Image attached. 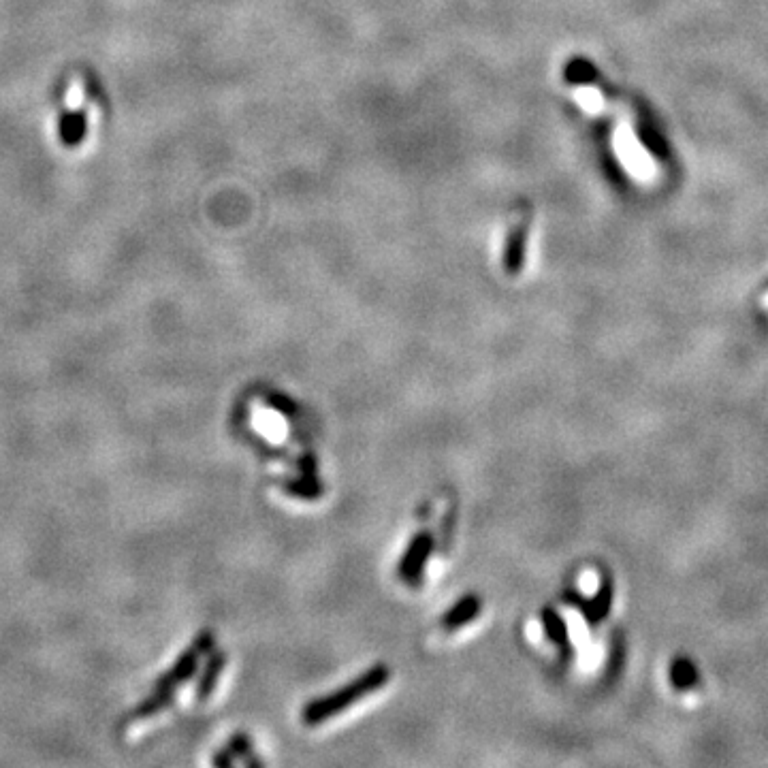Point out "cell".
<instances>
[{"instance_id": "cell-6", "label": "cell", "mask_w": 768, "mask_h": 768, "mask_svg": "<svg viewBox=\"0 0 768 768\" xmlns=\"http://www.w3.org/2000/svg\"><path fill=\"white\" fill-rule=\"evenodd\" d=\"M86 114L82 109H67L60 116V141L67 148H75L86 137Z\"/></svg>"}, {"instance_id": "cell-4", "label": "cell", "mask_w": 768, "mask_h": 768, "mask_svg": "<svg viewBox=\"0 0 768 768\" xmlns=\"http://www.w3.org/2000/svg\"><path fill=\"white\" fill-rule=\"evenodd\" d=\"M566 602L579 608L589 626H598L613 608V583L606 579L591 598H583L581 594H576V591H568Z\"/></svg>"}, {"instance_id": "cell-7", "label": "cell", "mask_w": 768, "mask_h": 768, "mask_svg": "<svg viewBox=\"0 0 768 768\" xmlns=\"http://www.w3.org/2000/svg\"><path fill=\"white\" fill-rule=\"evenodd\" d=\"M540 623H542L544 636H547L553 645H557V647H568L570 645L568 623H566V619L562 615L555 611V608H542Z\"/></svg>"}, {"instance_id": "cell-2", "label": "cell", "mask_w": 768, "mask_h": 768, "mask_svg": "<svg viewBox=\"0 0 768 768\" xmlns=\"http://www.w3.org/2000/svg\"><path fill=\"white\" fill-rule=\"evenodd\" d=\"M534 214V203L530 199H519L510 205L502 244V267L510 278H517L525 267L534 229Z\"/></svg>"}, {"instance_id": "cell-10", "label": "cell", "mask_w": 768, "mask_h": 768, "mask_svg": "<svg viewBox=\"0 0 768 768\" xmlns=\"http://www.w3.org/2000/svg\"><path fill=\"white\" fill-rule=\"evenodd\" d=\"M284 487L288 493L293 495V498H299V500H318L320 493H323V487H320L318 480L310 478V476L288 480Z\"/></svg>"}, {"instance_id": "cell-9", "label": "cell", "mask_w": 768, "mask_h": 768, "mask_svg": "<svg viewBox=\"0 0 768 768\" xmlns=\"http://www.w3.org/2000/svg\"><path fill=\"white\" fill-rule=\"evenodd\" d=\"M224 662H227V655H224V653H214L212 658H210V662H207L205 672H203V677H201V683H199V690H197L199 698L210 696V692L214 690V685H216V681L220 677V672L224 670Z\"/></svg>"}, {"instance_id": "cell-1", "label": "cell", "mask_w": 768, "mask_h": 768, "mask_svg": "<svg viewBox=\"0 0 768 768\" xmlns=\"http://www.w3.org/2000/svg\"><path fill=\"white\" fill-rule=\"evenodd\" d=\"M389 679H391L389 666L376 664L370 670H365L363 675H359L357 679H352L348 685L340 687V690H335L327 696H320V698H314L312 702H308L301 711V722L306 726L323 724V722H327V719L350 709L352 704H357L365 696L382 690V687L389 683Z\"/></svg>"}, {"instance_id": "cell-3", "label": "cell", "mask_w": 768, "mask_h": 768, "mask_svg": "<svg viewBox=\"0 0 768 768\" xmlns=\"http://www.w3.org/2000/svg\"><path fill=\"white\" fill-rule=\"evenodd\" d=\"M434 544H436V540H434V536H431V532L423 530V532L416 534L410 540L402 559H399V566H397L399 579L410 583V585L419 583L423 572H425L427 559L431 553H434Z\"/></svg>"}, {"instance_id": "cell-8", "label": "cell", "mask_w": 768, "mask_h": 768, "mask_svg": "<svg viewBox=\"0 0 768 768\" xmlns=\"http://www.w3.org/2000/svg\"><path fill=\"white\" fill-rule=\"evenodd\" d=\"M668 677H670L672 687H675V690H679V692L692 690V687L698 685V679H700L696 664L690 658H683V655L677 660H672Z\"/></svg>"}, {"instance_id": "cell-11", "label": "cell", "mask_w": 768, "mask_h": 768, "mask_svg": "<svg viewBox=\"0 0 768 768\" xmlns=\"http://www.w3.org/2000/svg\"><path fill=\"white\" fill-rule=\"evenodd\" d=\"M265 404L269 408H274L276 412L284 414V416H295L297 414V404L293 402L291 397H286L282 393H267L265 395Z\"/></svg>"}, {"instance_id": "cell-5", "label": "cell", "mask_w": 768, "mask_h": 768, "mask_svg": "<svg viewBox=\"0 0 768 768\" xmlns=\"http://www.w3.org/2000/svg\"><path fill=\"white\" fill-rule=\"evenodd\" d=\"M480 611H483V598L476 596V594H468V596H463L461 600H457L451 608H448V611L440 619V626L446 632L459 630L463 626H468L470 621H474L480 615Z\"/></svg>"}, {"instance_id": "cell-12", "label": "cell", "mask_w": 768, "mask_h": 768, "mask_svg": "<svg viewBox=\"0 0 768 768\" xmlns=\"http://www.w3.org/2000/svg\"><path fill=\"white\" fill-rule=\"evenodd\" d=\"M227 749L231 751L233 758H248V756H250L252 745H250V739H248V736H246L244 732H237V734L233 736V739L229 741V747H227Z\"/></svg>"}, {"instance_id": "cell-13", "label": "cell", "mask_w": 768, "mask_h": 768, "mask_svg": "<svg viewBox=\"0 0 768 768\" xmlns=\"http://www.w3.org/2000/svg\"><path fill=\"white\" fill-rule=\"evenodd\" d=\"M297 468L301 472V476H310V478H316V472H318V463H316V457L312 453L308 455H301L299 461H297Z\"/></svg>"}]
</instances>
